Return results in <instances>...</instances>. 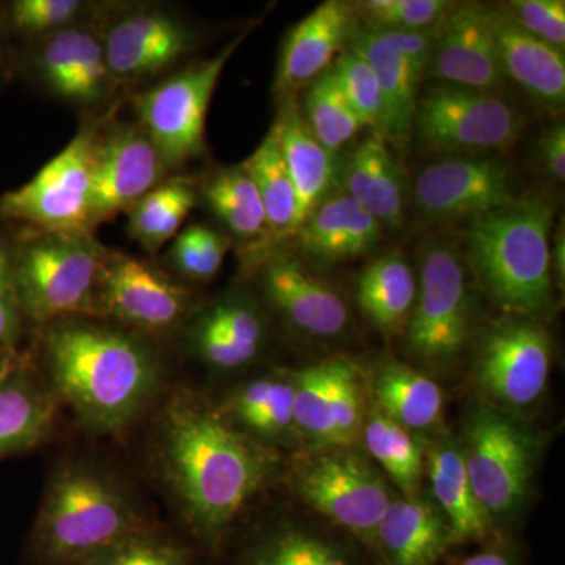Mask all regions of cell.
Segmentation results:
<instances>
[{
	"label": "cell",
	"mask_w": 565,
	"mask_h": 565,
	"mask_svg": "<svg viewBox=\"0 0 565 565\" xmlns=\"http://www.w3.org/2000/svg\"><path fill=\"white\" fill-rule=\"evenodd\" d=\"M159 462L189 525L215 545L269 484L278 457L202 397L180 393L162 415Z\"/></svg>",
	"instance_id": "1"
},
{
	"label": "cell",
	"mask_w": 565,
	"mask_h": 565,
	"mask_svg": "<svg viewBox=\"0 0 565 565\" xmlns=\"http://www.w3.org/2000/svg\"><path fill=\"white\" fill-rule=\"evenodd\" d=\"M44 356L55 392L96 433L128 427L161 379L158 356L139 338L73 318L47 323Z\"/></svg>",
	"instance_id": "2"
},
{
	"label": "cell",
	"mask_w": 565,
	"mask_h": 565,
	"mask_svg": "<svg viewBox=\"0 0 565 565\" xmlns=\"http://www.w3.org/2000/svg\"><path fill=\"white\" fill-rule=\"evenodd\" d=\"M555 212V203L545 196H520L468 226L476 280L505 315L537 321L552 308Z\"/></svg>",
	"instance_id": "3"
},
{
	"label": "cell",
	"mask_w": 565,
	"mask_h": 565,
	"mask_svg": "<svg viewBox=\"0 0 565 565\" xmlns=\"http://www.w3.org/2000/svg\"><path fill=\"white\" fill-rule=\"evenodd\" d=\"M147 530L150 523L110 478L85 465H63L44 493L29 556L35 565H84Z\"/></svg>",
	"instance_id": "4"
},
{
	"label": "cell",
	"mask_w": 565,
	"mask_h": 565,
	"mask_svg": "<svg viewBox=\"0 0 565 565\" xmlns=\"http://www.w3.org/2000/svg\"><path fill=\"white\" fill-rule=\"evenodd\" d=\"M109 250L92 234L14 236V281L25 319L52 323L93 315L96 286Z\"/></svg>",
	"instance_id": "5"
},
{
	"label": "cell",
	"mask_w": 565,
	"mask_h": 565,
	"mask_svg": "<svg viewBox=\"0 0 565 565\" xmlns=\"http://www.w3.org/2000/svg\"><path fill=\"white\" fill-rule=\"evenodd\" d=\"M463 462L476 498L493 522L515 515L530 497L537 441L519 419L482 401L463 424Z\"/></svg>",
	"instance_id": "6"
},
{
	"label": "cell",
	"mask_w": 565,
	"mask_h": 565,
	"mask_svg": "<svg viewBox=\"0 0 565 565\" xmlns=\"http://www.w3.org/2000/svg\"><path fill=\"white\" fill-rule=\"evenodd\" d=\"M245 29L207 61L196 62L134 102L140 129L161 156L166 169L195 159L204 151L206 115L226 63L247 39Z\"/></svg>",
	"instance_id": "7"
},
{
	"label": "cell",
	"mask_w": 565,
	"mask_h": 565,
	"mask_svg": "<svg viewBox=\"0 0 565 565\" xmlns=\"http://www.w3.org/2000/svg\"><path fill=\"white\" fill-rule=\"evenodd\" d=\"M294 489L305 504L375 550V533L392 504L384 478L352 448H323L294 470Z\"/></svg>",
	"instance_id": "8"
},
{
	"label": "cell",
	"mask_w": 565,
	"mask_h": 565,
	"mask_svg": "<svg viewBox=\"0 0 565 565\" xmlns=\"http://www.w3.org/2000/svg\"><path fill=\"white\" fill-rule=\"evenodd\" d=\"M465 270L448 244H430L423 253L418 292L404 334L408 351L426 366L445 370L468 343L471 297Z\"/></svg>",
	"instance_id": "9"
},
{
	"label": "cell",
	"mask_w": 565,
	"mask_h": 565,
	"mask_svg": "<svg viewBox=\"0 0 565 565\" xmlns=\"http://www.w3.org/2000/svg\"><path fill=\"white\" fill-rule=\"evenodd\" d=\"M96 134L81 131L31 181L0 195V222L36 232L92 234Z\"/></svg>",
	"instance_id": "10"
},
{
	"label": "cell",
	"mask_w": 565,
	"mask_h": 565,
	"mask_svg": "<svg viewBox=\"0 0 565 565\" xmlns=\"http://www.w3.org/2000/svg\"><path fill=\"white\" fill-rule=\"evenodd\" d=\"M414 132L429 151L482 154L511 148L522 120L494 92L438 84L418 99Z\"/></svg>",
	"instance_id": "11"
},
{
	"label": "cell",
	"mask_w": 565,
	"mask_h": 565,
	"mask_svg": "<svg viewBox=\"0 0 565 565\" xmlns=\"http://www.w3.org/2000/svg\"><path fill=\"white\" fill-rule=\"evenodd\" d=\"M552 362V338L534 319L505 315L476 340V384L487 403L501 411L537 403L548 386Z\"/></svg>",
	"instance_id": "12"
},
{
	"label": "cell",
	"mask_w": 565,
	"mask_h": 565,
	"mask_svg": "<svg viewBox=\"0 0 565 565\" xmlns=\"http://www.w3.org/2000/svg\"><path fill=\"white\" fill-rule=\"evenodd\" d=\"M288 375L294 390V424L322 448H352L362 438L366 394L355 364L329 359Z\"/></svg>",
	"instance_id": "13"
},
{
	"label": "cell",
	"mask_w": 565,
	"mask_h": 565,
	"mask_svg": "<svg viewBox=\"0 0 565 565\" xmlns=\"http://www.w3.org/2000/svg\"><path fill=\"white\" fill-rule=\"evenodd\" d=\"M519 199L511 169L481 154L451 156L430 163L414 184L416 211L430 222L475 221Z\"/></svg>",
	"instance_id": "14"
},
{
	"label": "cell",
	"mask_w": 565,
	"mask_h": 565,
	"mask_svg": "<svg viewBox=\"0 0 565 565\" xmlns=\"http://www.w3.org/2000/svg\"><path fill=\"white\" fill-rule=\"evenodd\" d=\"M189 294L143 259L111 253L96 286L93 315L110 316L134 329L166 332L188 311Z\"/></svg>",
	"instance_id": "15"
},
{
	"label": "cell",
	"mask_w": 565,
	"mask_h": 565,
	"mask_svg": "<svg viewBox=\"0 0 565 565\" xmlns=\"http://www.w3.org/2000/svg\"><path fill=\"white\" fill-rule=\"evenodd\" d=\"M426 74L440 84L497 92L505 82L489 7L455 3L434 29V47Z\"/></svg>",
	"instance_id": "16"
},
{
	"label": "cell",
	"mask_w": 565,
	"mask_h": 565,
	"mask_svg": "<svg viewBox=\"0 0 565 565\" xmlns=\"http://www.w3.org/2000/svg\"><path fill=\"white\" fill-rule=\"evenodd\" d=\"M115 82L158 76L195 50L196 32L161 10H137L117 18L103 33Z\"/></svg>",
	"instance_id": "17"
},
{
	"label": "cell",
	"mask_w": 565,
	"mask_h": 565,
	"mask_svg": "<svg viewBox=\"0 0 565 565\" xmlns=\"http://www.w3.org/2000/svg\"><path fill=\"white\" fill-rule=\"evenodd\" d=\"M262 285L277 313L305 337L334 340L351 326V310L343 296L296 256H267L262 267Z\"/></svg>",
	"instance_id": "18"
},
{
	"label": "cell",
	"mask_w": 565,
	"mask_h": 565,
	"mask_svg": "<svg viewBox=\"0 0 565 565\" xmlns=\"http://www.w3.org/2000/svg\"><path fill=\"white\" fill-rule=\"evenodd\" d=\"M166 166L140 126H118L104 140L96 139L92 172L93 223L128 210L152 191Z\"/></svg>",
	"instance_id": "19"
},
{
	"label": "cell",
	"mask_w": 565,
	"mask_h": 565,
	"mask_svg": "<svg viewBox=\"0 0 565 565\" xmlns=\"http://www.w3.org/2000/svg\"><path fill=\"white\" fill-rule=\"evenodd\" d=\"M32 66L41 84L65 102L92 106L115 84L103 35L90 25H73L39 40Z\"/></svg>",
	"instance_id": "20"
},
{
	"label": "cell",
	"mask_w": 565,
	"mask_h": 565,
	"mask_svg": "<svg viewBox=\"0 0 565 565\" xmlns=\"http://www.w3.org/2000/svg\"><path fill=\"white\" fill-rule=\"evenodd\" d=\"M356 32V14L341 0H327L297 22L282 43L277 71L281 95H294L332 68Z\"/></svg>",
	"instance_id": "21"
},
{
	"label": "cell",
	"mask_w": 565,
	"mask_h": 565,
	"mask_svg": "<svg viewBox=\"0 0 565 565\" xmlns=\"http://www.w3.org/2000/svg\"><path fill=\"white\" fill-rule=\"evenodd\" d=\"M189 348L207 366L233 371L263 351L266 326L247 294H230L202 311L189 327Z\"/></svg>",
	"instance_id": "22"
},
{
	"label": "cell",
	"mask_w": 565,
	"mask_h": 565,
	"mask_svg": "<svg viewBox=\"0 0 565 565\" xmlns=\"http://www.w3.org/2000/svg\"><path fill=\"white\" fill-rule=\"evenodd\" d=\"M489 21L505 74L548 109L565 103L564 52L523 31L503 10L489 7Z\"/></svg>",
	"instance_id": "23"
},
{
	"label": "cell",
	"mask_w": 565,
	"mask_h": 565,
	"mask_svg": "<svg viewBox=\"0 0 565 565\" xmlns=\"http://www.w3.org/2000/svg\"><path fill=\"white\" fill-rule=\"evenodd\" d=\"M424 476L429 481L434 504L451 531L452 546L484 542L493 534L494 522L476 498L460 444L440 440L427 445Z\"/></svg>",
	"instance_id": "24"
},
{
	"label": "cell",
	"mask_w": 565,
	"mask_h": 565,
	"mask_svg": "<svg viewBox=\"0 0 565 565\" xmlns=\"http://www.w3.org/2000/svg\"><path fill=\"white\" fill-rule=\"evenodd\" d=\"M451 546V531L437 505L404 497L390 504L374 552L386 565H437Z\"/></svg>",
	"instance_id": "25"
},
{
	"label": "cell",
	"mask_w": 565,
	"mask_h": 565,
	"mask_svg": "<svg viewBox=\"0 0 565 565\" xmlns=\"http://www.w3.org/2000/svg\"><path fill=\"white\" fill-rule=\"evenodd\" d=\"M278 145L299 202V230L305 221L321 206L340 177L337 154L316 139L305 121L302 110L294 102L286 103L273 126Z\"/></svg>",
	"instance_id": "26"
},
{
	"label": "cell",
	"mask_w": 565,
	"mask_h": 565,
	"mask_svg": "<svg viewBox=\"0 0 565 565\" xmlns=\"http://www.w3.org/2000/svg\"><path fill=\"white\" fill-rule=\"evenodd\" d=\"M382 226L349 193L330 195L300 226V248L319 263H340L373 250Z\"/></svg>",
	"instance_id": "27"
},
{
	"label": "cell",
	"mask_w": 565,
	"mask_h": 565,
	"mask_svg": "<svg viewBox=\"0 0 565 565\" xmlns=\"http://www.w3.org/2000/svg\"><path fill=\"white\" fill-rule=\"evenodd\" d=\"M345 193L386 228L404 223V178L388 143L379 132L364 137L344 166Z\"/></svg>",
	"instance_id": "28"
},
{
	"label": "cell",
	"mask_w": 565,
	"mask_h": 565,
	"mask_svg": "<svg viewBox=\"0 0 565 565\" xmlns=\"http://www.w3.org/2000/svg\"><path fill=\"white\" fill-rule=\"evenodd\" d=\"M349 50L356 52L370 63L381 85L384 120L379 134L384 137L386 143L393 145L397 150H405L414 134L422 74L416 73L411 63L382 43L370 29H356L349 43Z\"/></svg>",
	"instance_id": "29"
},
{
	"label": "cell",
	"mask_w": 565,
	"mask_h": 565,
	"mask_svg": "<svg viewBox=\"0 0 565 565\" xmlns=\"http://www.w3.org/2000/svg\"><path fill=\"white\" fill-rule=\"evenodd\" d=\"M418 280L403 253L393 250L364 267L356 281V302L367 321L385 337L404 333L414 311Z\"/></svg>",
	"instance_id": "30"
},
{
	"label": "cell",
	"mask_w": 565,
	"mask_h": 565,
	"mask_svg": "<svg viewBox=\"0 0 565 565\" xmlns=\"http://www.w3.org/2000/svg\"><path fill=\"white\" fill-rule=\"evenodd\" d=\"M371 394L377 411L411 433L430 429L444 414L440 386L422 371L396 360L375 367Z\"/></svg>",
	"instance_id": "31"
},
{
	"label": "cell",
	"mask_w": 565,
	"mask_h": 565,
	"mask_svg": "<svg viewBox=\"0 0 565 565\" xmlns=\"http://www.w3.org/2000/svg\"><path fill=\"white\" fill-rule=\"evenodd\" d=\"M54 418L51 394L22 366L0 386V457L20 455L46 440Z\"/></svg>",
	"instance_id": "32"
},
{
	"label": "cell",
	"mask_w": 565,
	"mask_h": 565,
	"mask_svg": "<svg viewBox=\"0 0 565 565\" xmlns=\"http://www.w3.org/2000/svg\"><path fill=\"white\" fill-rule=\"evenodd\" d=\"M243 565H366L330 535L294 523H280L256 535Z\"/></svg>",
	"instance_id": "33"
},
{
	"label": "cell",
	"mask_w": 565,
	"mask_h": 565,
	"mask_svg": "<svg viewBox=\"0 0 565 565\" xmlns=\"http://www.w3.org/2000/svg\"><path fill=\"white\" fill-rule=\"evenodd\" d=\"M223 414L255 440L281 441L296 433L294 390L286 377L253 381L230 397Z\"/></svg>",
	"instance_id": "34"
},
{
	"label": "cell",
	"mask_w": 565,
	"mask_h": 565,
	"mask_svg": "<svg viewBox=\"0 0 565 565\" xmlns=\"http://www.w3.org/2000/svg\"><path fill=\"white\" fill-rule=\"evenodd\" d=\"M243 167L258 189L266 214L267 236L282 239L297 234L299 202L274 128Z\"/></svg>",
	"instance_id": "35"
},
{
	"label": "cell",
	"mask_w": 565,
	"mask_h": 565,
	"mask_svg": "<svg viewBox=\"0 0 565 565\" xmlns=\"http://www.w3.org/2000/svg\"><path fill=\"white\" fill-rule=\"evenodd\" d=\"M362 438L366 451L405 498H418L424 476V448L414 433L373 407L367 408Z\"/></svg>",
	"instance_id": "36"
},
{
	"label": "cell",
	"mask_w": 565,
	"mask_h": 565,
	"mask_svg": "<svg viewBox=\"0 0 565 565\" xmlns=\"http://www.w3.org/2000/svg\"><path fill=\"white\" fill-rule=\"evenodd\" d=\"M202 196L215 217L237 239L248 243L267 236L262 199L243 163L212 174L203 184Z\"/></svg>",
	"instance_id": "37"
},
{
	"label": "cell",
	"mask_w": 565,
	"mask_h": 565,
	"mask_svg": "<svg viewBox=\"0 0 565 565\" xmlns=\"http://www.w3.org/2000/svg\"><path fill=\"white\" fill-rule=\"evenodd\" d=\"M196 200L199 193L188 180L177 178L156 185L129 207V233L147 250H159L177 237Z\"/></svg>",
	"instance_id": "38"
},
{
	"label": "cell",
	"mask_w": 565,
	"mask_h": 565,
	"mask_svg": "<svg viewBox=\"0 0 565 565\" xmlns=\"http://www.w3.org/2000/svg\"><path fill=\"white\" fill-rule=\"evenodd\" d=\"M302 114L316 139L333 152L364 129L363 121L338 87L332 68L308 85Z\"/></svg>",
	"instance_id": "39"
},
{
	"label": "cell",
	"mask_w": 565,
	"mask_h": 565,
	"mask_svg": "<svg viewBox=\"0 0 565 565\" xmlns=\"http://www.w3.org/2000/svg\"><path fill=\"white\" fill-rule=\"evenodd\" d=\"M456 2L448 0H364L355 3L356 17L373 31H430Z\"/></svg>",
	"instance_id": "40"
},
{
	"label": "cell",
	"mask_w": 565,
	"mask_h": 565,
	"mask_svg": "<svg viewBox=\"0 0 565 565\" xmlns=\"http://www.w3.org/2000/svg\"><path fill=\"white\" fill-rule=\"evenodd\" d=\"M87 6L79 0H14L3 7L7 31L28 39H44L79 24Z\"/></svg>",
	"instance_id": "41"
},
{
	"label": "cell",
	"mask_w": 565,
	"mask_h": 565,
	"mask_svg": "<svg viewBox=\"0 0 565 565\" xmlns=\"http://www.w3.org/2000/svg\"><path fill=\"white\" fill-rule=\"evenodd\" d=\"M332 73L349 106L359 115L364 128L381 131L384 120V98L381 85L370 63L356 52L348 50L333 62Z\"/></svg>",
	"instance_id": "42"
},
{
	"label": "cell",
	"mask_w": 565,
	"mask_h": 565,
	"mask_svg": "<svg viewBox=\"0 0 565 565\" xmlns=\"http://www.w3.org/2000/svg\"><path fill=\"white\" fill-rule=\"evenodd\" d=\"M228 239L210 225L196 223L177 234L169 259L182 277L191 280H211L221 273Z\"/></svg>",
	"instance_id": "43"
},
{
	"label": "cell",
	"mask_w": 565,
	"mask_h": 565,
	"mask_svg": "<svg viewBox=\"0 0 565 565\" xmlns=\"http://www.w3.org/2000/svg\"><path fill=\"white\" fill-rule=\"evenodd\" d=\"M192 559L189 546L151 527L122 539L84 565H191Z\"/></svg>",
	"instance_id": "44"
},
{
	"label": "cell",
	"mask_w": 565,
	"mask_h": 565,
	"mask_svg": "<svg viewBox=\"0 0 565 565\" xmlns=\"http://www.w3.org/2000/svg\"><path fill=\"white\" fill-rule=\"evenodd\" d=\"M501 7L523 31L564 52V0H512Z\"/></svg>",
	"instance_id": "45"
},
{
	"label": "cell",
	"mask_w": 565,
	"mask_h": 565,
	"mask_svg": "<svg viewBox=\"0 0 565 565\" xmlns=\"http://www.w3.org/2000/svg\"><path fill=\"white\" fill-rule=\"evenodd\" d=\"M24 321L14 281V236L0 226V348L18 349Z\"/></svg>",
	"instance_id": "46"
},
{
	"label": "cell",
	"mask_w": 565,
	"mask_h": 565,
	"mask_svg": "<svg viewBox=\"0 0 565 565\" xmlns=\"http://www.w3.org/2000/svg\"><path fill=\"white\" fill-rule=\"evenodd\" d=\"M367 29V28H366ZM435 29V28H434ZM434 29L430 31H373L382 43L386 44L390 50L399 54L412 66L416 73L426 74L427 65H429L430 54L434 47Z\"/></svg>",
	"instance_id": "47"
},
{
	"label": "cell",
	"mask_w": 565,
	"mask_h": 565,
	"mask_svg": "<svg viewBox=\"0 0 565 565\" xmlns=\"http://www.w3.org/2000/svg\"><path fill=\"white\" fill-rule=\"evenodd\" d=\"M539 156L545 172L557 182L565 180V126L555 122L542 134L539 140Z\"/></svg>",
	"instance_id": "48"
},
{
	"label": "cell",
	"mask_w": 565,
	"mask_h": 565,
	"mask_svg": "<svg viewBox=\"0 0 565 565\" xmlns=\"http://www.w3.org/2000/svg\"><path fill=\"white\" fill-rule=\"evenodd\" d=\"M456 565H522L509 550L489 548L465 557Z\"/></svg>",
	"instance_id": "49"
},
{
	"label": "cell",
	"mask_w": 565,
	"mask_h": 565,
	"mask_svg": "<svg viewBox=\"0 0 565 565\" xmlns=\"http://www.w3.org/2000/svg\"><path fill=\"white\" fill-rule=\"evenodd\" d=\"M24 366L18 349L0 348V386L10 381Z\"/></svg>",
	"instance_id": "50"
},
{
	"label": "cell",
	"mask_w": 565,
	"mask_h": 565,
	"mask_svg": "<svg viewBox=\"0 0 565 565\" xmlns=\"http://www.w3.org/2000/svg\"><path fill=\"white\" fill-rule=\"evenodd\" d=\"M552 269L553 275L556 274L557 281L564 286L565 275V234L564 226L557 230L555 237L552 239Z\"/></svg>",
	"instance_id": "51"
},
{
	"label": "cell",
	"mask_w": 565,
	"mask_h": 565,
	"mask_svg": "<svg viewBox=\"0 0 565 565\" xmlns=\"http://www.w3.org/2000/svg\"><path fill=\"white\" fill-rule=\"evenodd\" d=\"M7 33H9V31H7L6 22H3L2 9H0V81L9 74L10 70L11 58L6 44Z\"/></svg>",
	"instance_id": "52"
}]
</instances>
